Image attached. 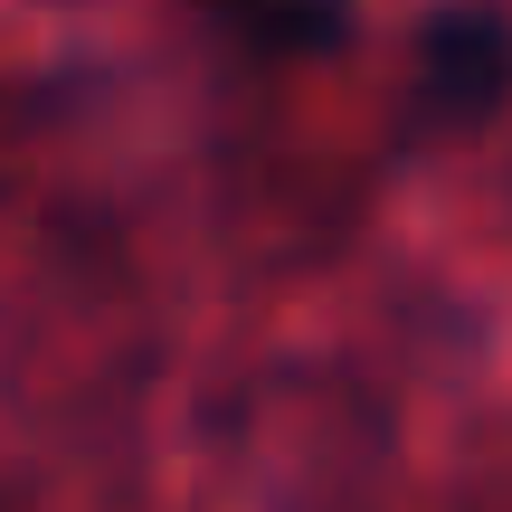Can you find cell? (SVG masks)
<instances>
[{"mask_svg": "<svg viewBox=\"0 0 512 512\" xmlns=\"http://www.w3.org/2000/svg\"><path fill=\"white\" fill-rule=\"evenodd\" d=\"M512 105V10L503 0H437L408 38L399 143H446Z\"/></svg>", "mask_w": 512, "mask_h": 512, "instance_id": "obj_1", "label": "cell"}, {"mask_svg": "<svg viewBox=\"0 0 512 512\" xmlns=\"http://www.w3.org/2000/svg\"><path fill=\"white\" fill-rule=\"evenodd\" d=\"M209 38L247 67H313V57H342L351 48V0H190Z\"/></svg>", "mask_w": 512, "mask_h": 512, "instance_id": "obj_2", "label": "cell"}]
</instances>
